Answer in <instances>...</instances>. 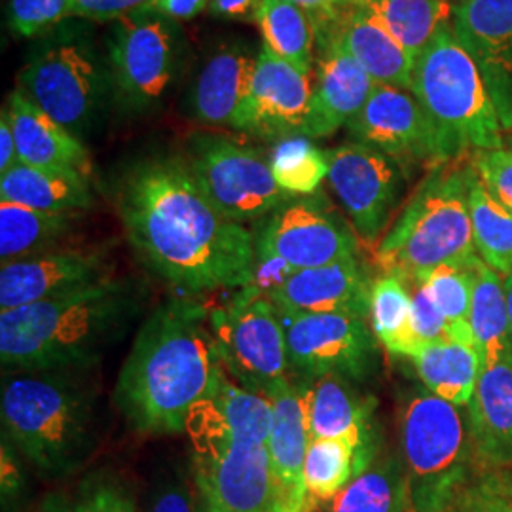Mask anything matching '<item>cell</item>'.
Here are the masks:
<instances>
[{"mask_svg":"<svg viewBox=\"0 0 512 512\" xmlns=\"http://www.w3.org/2000/svg\"><path fill=\"white\" fill-rule=\"evenodd\" d=\"M118 213L141 262L183 296L251 285L255 234L220 213L183 156L133 165L118 190Z\"/></svg>","mask_w":512,"mask_h":512,"instance_id":"6da1fadb","label":"cell"},{"mask_svg":"<svg viewBox=\"0 0 512 512\" xmlns=\"http://www.w3.org/2000/svg\"><path fill=\"white\" fill-rule=\"evenodd\" d=\"M220 368L209 308L194 296H173L148 315L120 368L114 404L143 437L186 433V420Z\"/></svg>","mask_w":512,"mask_h":512,"instance_id":"7a4b0ae2","label":"cell"},{"mask_svg":"<svg viewBox=\"0 0 512 512\" xmlns=\"http://www.w3.org/2000/svg\"><path fill=\"white\" fill-rule=\"evenodd\" d=\"M145 308V291L110 277L78 293L0 311V361L6 372L92 370L126 338Z\"/></svg>","mask_w":512,"mask_h":512,"instance_id":"3957f363","label":"cell"},{"mask_svg":"<svg viewBox=\"0 0 512 512\" xmlns=\"http://www.w3.org/2000/svg\"><path fill=\"white\" fill-rule=\"evenodd\" d=\"M0 418L4 439L42 475H71L99 440V387L90 370L8 372Z\"/></svg>","mask_w":512,"mask_h":512,"instance_id":"277c9868","label":"cell"},{"mask_svg":"<svg viewBox=\"0 0 512 512\" xmlns=\"http://www.w3.org/2000/svg\"><path fill=\"white\" fill-rule=\"evenodd\" d=\"M473 173V165L461 162L431 169L376 245L382 272L418 287L440 266H475L480 256L469 213Z\"/></svg>","mask_w":512,"mask_h":512,"instance_id":"5b68a950","label":"cell"},{"mask_svg":"<svg viewBox=\"0 0 512 512\" xmlns=\"http://www.w3.org/2000/svg\"><path fill=\"white\" fill-rule=\"evenodd\" d=\"M437 145V162L503 147V120L486 78L448 25L416 59L412 88Z\"/></svg>","mask_w":512,"mask_h":512,"instance_id":"8992f818","label":"cell"},{"mask_svg":"<svg viewBox=\"0 0 512 512\" xmlns=\"http://www.w3.org/2000/svg\"><path fill=\"white\" fill-rule=\"evenodd\" d=\"M399 437L412 512H454L475 480L467 414L423 385L412 387L399 406Z\"/></svg>","mask_w":512,"mask_h":512,"instance_id":"52a82bcc","label":"cell"},{"mask_svg":"<svg viewBox=\"0 0 512 512\" xmlns=\"http://www.w3.org/2000/svg\"><path fill=\"white\" fill-rule=\"evenodd\" d=\"M18 90L80 141L92 135L114 101L107 57L76 18L44 35L19 73Z\"/></svg>","mask_w":512,"mask_h":512,"instance_id":"ba28073f","label":"cell"},{"mask_svg":"<svg viewBox=\"0 0 512 512\" xmlns=\"http://www.w3.org/2000/svg\"><path fill=\"white\" fill-rule=\"evenodd\" d=\"M184 61L179 21L145 8L112 23L107 63L114 101L131 114L158 109Z\"/></svg>","mask_w":512,"mask_h":512,"instance_id":"9c48e42d","label":"cell"},{"mask_svg":"<svg viewBox=\"0 0 512 512\" xmlns=\"http://www.w3.org/2000/svg\"><path fill=\"white\" fill-rule=\"evenodd\" d=\"M183 158L203 194L239 224L268 219L296 198L275 181L270 154L236 139L194 133L186 141Z\"/></svg>","mask_w":512,"mask_h":512,"instance_id":"30bf717a","label":"cell"},{"mask_svg":"<svg viewBox=\"0 0 512 512\" xmlns=\"http://www.w3.org/2000/svg\"><path fill=\"white\" fill-rule=\"evenodd\" d=\"M209 327L224 370L249 391L268 393L291 376L285 330L274 302L243 287L209 310Z\"/></svg>","mask_w":512,"mask_h":512,"instance_id":"8fae6325","label":"cell"},{"mask_svg":"<svg viewBox=\"0 0 512 512\" xmlns=\"http://www.w3.org/2000/svg\"><path fill=\"white\" fill-rule=\"evenodd\" d=\"M275 308L285 330L294 380L306 382L323 376H340L361 384L376 374L380 342L366 319L348 313Z\"/></svg>","mask_w":512,"mask_h":512,"instance_id":"7c38bea8","label":"cell"},{"mask_svg":"<svg viewBox=\"0 0 512 512\" xmlns=\"http://www.w3.org/2000/svg\"><path fill=\"white\" fill-rule=\"evenodd\" d=\"M192 476L209 512H281L268 444L190 437Z\"/></svg>","mask_w":512,"mask_h":512,"instance_id":"4fadbf2b","label":"cell"},{"mask_svg":"<svg viewBox=\"0 0 512 512\" xmlns=\"http://www.w3.org/2000/svg\"><path fill=\"white\" fill-rule=\"evenodd\" d=\"M330 190L359 241L378 245L404 194V167L376 148L349 141L327 150Z\"/></svg>","mask_w":512,"mask_h":512,"instance_id":"5bb4252c","label":"cell"},{"mask_svg":"<svg viewBox=\"0 0 512 512\" xmlns=\"http://www.w3.org/2000/svg\"><path fill=\"white\" fill-rule=\"evenodd\" d=\"M256 249L279 256L294 270L359 255V238L323 194L296 196L262 222Z\"/></svg>","mask_w":512,"mask_h":512,"instance_id":"9a60e30c","label":"cell"},{"mask_svg":"<svg viewBox=\"0 0 512 512\" xmlns=\"http://www.w3.org/2000/svg\"><path fill=\"white\" fill-rule=\"evenodd\" d=\"M310 105V74L296 69L262 44L232 129L272 143L306 137Z\"/></svg>","mask_w":512,"mask_h":512,"instance_id":"2e32d148","label":"cell"},{"mask_svg":"<svg viewBox=\"0 0 512 512\" xmlns=\"http://www.w3.org/2000/svg\"><path fill=\"white\" fill-rule=\"evenodd\" d=\"M110 277H114V266L103 249L59 247L19 258L0 268V310H18L78 293Z\"/></svg>","mask_w":512,"mask_h":512,"instance_id":"e0dca14e","label":"cell"},{"mask_svg":"<svg viewBox=\"0 0 512 512\" xmlns=\"http://www.w3.org/2000/svg\"><path fill=\"white\" fill-rule=\"evenodd\" d=\"M346 128L353 141L384 152L403 167L439 165L433 126L410 90L378 84Z\"/></svg>","mask_w":512,"mask_h":512,"instance_id":"ac0fdd59","label":"cell"},{"mask_svg":"<svg viewBox=\"0 0 512 512\" xmlns=\"http://www.w3.org/2000/svg\"><path fill=\"white\" fill-rule=\"evenodd\" d=\"M306 137L323 139L348 126L378 86L327 31L317 33Z\"/></svg>","mask_w":512,"mask_h":512,"instance_id":"d6986e66","label":"cell"},{"mask_svg":"<svg viewBox=\"0 0 512 512\" xmlns=\"http://www.w3.org/2000/svg\"><path fill=\"white\" fill-rule=\"evenodd\" d=\"M302 385L310 439L346 440L357 450L366 471L380 456V442L374 427V401L361 395L355 382L340 376L306 380Z\"/></svg>","mask_w":512,"mask_h":512,"instance_id":"ffe728a7","label":"cell"},{"mask_svg":"<svg viewBox=\"0 0 512 512\" xmlns=\"http://www.w3.org/2000/svg\"><path fill=\"white\" fill-rule=\"evenodd\" d=\"M274 427V404L245 389L220 363L211 389L188 414V437H224L239 444L264 446Z\"/></svg>","mask_w":512,"mask_h":512,"instance_id":"44dd1931","label":"cell"},{"mask_svg":"<svg viewBox=\"0 0 512 512\" xmlns=\"http://www.w3.org/2000/svg\"><path fill=\"white\" fill-rule=\"evenodd\" d=\"M274 404V427L268 440L272 473L281 512H311L304 463L310 444L304 385L294 378L268 393Z\"/></svg>","mask_w":512,"mask_h":512,"instance_id":"7402d4cb","label":"cell"},{"mask_svg":"<svg viewBox=\"0 0 512 512\" xmlns=\"http://www.w3.org/2000/svg\"><path fill=\"white\" fill-rule=\"evenodd\" d=\"M374 279L359 255L351 256L327 266L296 270L270 294V300L287 310L348 313L368 321Z\"/></svg>","mask_w":512,"mask_h":512,"instance_id":"603a6c76","label":"cell"},{"mask_svg":"<svg viewBox=\"0 0 512 512\" xmlns=\"http://www.w3.org/2000/svg\"><path fill=\"white\" fill-rule=\"evenodd\" d=\"M258 52L236 38L217 46L196 76L190 90V114L211 128H232L255 73Z\"/></svg>","mask_w":512,"mask_h":512,"instance_id":"cb8c5ba5","label":"cell"},{"mask_svg":"<svg viewBox=\"0 0 512 512\" xmlns=\"http://www.w3.org/2000/svg\"><path fill=\"white\" fill-rule=\"evenodd\" d=\"M327 31L376 84L410 90L416 59L404 50L384 23L363 6L344 8L336 18L315 27Z\"/></svg>","mask_w":512,"mask_h":512,"instance_id":"d4e9b609","label":"cell"},{"mask_svg":"<svg viewBox=\"0 0 512 512\" xmlns=\"http://www.w3.org/2000/svg\"><path fill=\"white\" fill-rule=\"evenodd\" d=\"M6 109L16 135L19 162L86 179L92 177V156L84 141L59 126L19 90L8 95Z\"/></svg>","mask_w":512,"mask_h":512,"instance_id":"484cf974","label":"cell"},{"mask_svg":"<svg viewBox=\"0 0 512 512\" xmlns=\"http://www.w3.org/2000/svg\"><path fill=\"white\" fill-rule=\"evenodd\" d=\"M467 420L476 465L486 471L512 467V359L480 370Z\"/></svg>","mask_w":512,"mask_h":512,"instance_id":"4316f807","label":"cell"},{"mask_svg":"<svg viewBox=\"0 0 512 512\" xmlns=\"http://www.w3.org/2000/svg\"><path fill=\"white\" fill-rule=\"evenodd\" d=\"M454 33L488 88L512 80V0H454Z\"/></svg>","mask_w":512,"mask_h":512,"instance_id":"83f0119b","label":"cell"},{"mask_svg":"<svg viewBox=\"0 0 512 512\" xmlns=\"http://www.w3.org/2000/svg\"><path fill=\"white\" fill-rule=\"evenodd\" d=\"M0 202L46 213H84L95 200L90 179L19 162L0 175Z\"/></svg>","mask_w":512,"mask_h":512,"instance_id":"f1b7e54d","label":"cell"},{"mask_svg":"<svg viewBox=\"0 0 512 512\" xmlns=\"http://www.w3.org/2000/svg\"><path fill=\"white\" fill-rule=\"evenodd\" d=\"M408 359L429 393L459 408L469 406L482 370L475 346L437 342L421 346Z\"/></svg>","mask_w":512,"mask_h":512,"instance_id":"f546056e","label":"cell"},{"mask_svg":"<svg viewBox=\"0 0 512 512\" xmlns=\"http://www.w3.org/2000/svg\"><path fill=\"white\" fill-rule=\"evenodd\" d=\"M82 213H46L25 205L0 202V260L19 258L59 249L78 226Z\"/></svg>","mask_w":512,"mask_h":512,"instance_id":"4dcf8cb0","label":"cell"},{"mask_svg":"<svg viewBox=\"0 0 512 512\" xmlns=\"http://www.w3.org/2000/svg\"><path fill=\"white\" fill-rule=\"evenodd\" d=\"M321 512H408L410 492L403 458L378 456L372 465L355 476L332 501L315 507ZM311 511V512H313Z\"/></svg>","mask_w":512,"mask_h":512,"instance_id":"1f68e13d","label":"cell"},{"mask_svg":"<svg viewBox=\"0 0 512 512\" xmlns=\"http://www.w3.org/2000/svg\"><path fill=\"white\" fill-rule=\"evenodd\" d=\"M471 330L482 368L512 359V329L503 275L482 260L476 266L475 291L471 304Z\"/></svg>","mask_w":512,"mask_h":512,"instance_id":"d6a6232c","label":"cell"},{"mask_svg":"<svg viewBox=\"0 0 512 512\" xmlns=\"http://www.w3.org/2000/svg\"><path fill=\"white\" fill-rule=\"evenodd\" d=\"M418 59L440 31L452 25L454 0H359Z\"/></svg>","mask_w":512,"mask_h":512,"instance_id":"836d02e7","label":"cell"},{"mask_svg":"<svg viewBox=\"0 0 512 512\" xmlns=\"http://www.w3.org/2000/svg\"><path fill=\"white\" fill-rule=\"evenodd\" d=\"M253 21L266 48L296 69L311 74L315 67L317 33L308 12L289 0H262Z\"/></svg>","mask_w":512,"mask_h":512,"instance_id":"e575fe53","label":"cell"},{"mask_svg":"<svg viewBox=\"0 0 512 512\" xmlns=\"http://www.w3.org/2000/svg\"><path fill=\"white\" fill-rule=\"evenodd\" d=\"M401 275L382 272L374 279L370 296V325L380 346L393 353L410 357L416 349L412 332V291Z\"/></svg>","mask_w":512,"mask_h":512,"instance_id":"d590c367","label":"cell"},{"mask_svg":"<svg viewBox=\"0 0 512 512\" xmlns=\"http://www.w3.org/2000/svg\"><path fill=\"white\" fill-rule=\"evenodd\" d=\"M29 512H137V499L128 478L114 471H95L42 497Z\"/></svg>","mask_w":512,"mask_h":512,"instance_id":"8d00e7d4","label":"cell"},{"mask_svg":"<svg viewBox=\"0 0 512 512\" xmlns=\"http://www.w3.org/2000/svg\"><path fill=\"white\" fill-rule=\"evenodd\" d=\"M469 213L480 260L503 277L512 275V213L495 200L476 173L469 184Z\"/></svg>","mask_w":512,"mask_h":512,"instance_id":"74e56055","label":"cell"},{"mask_svg":"<svg viewBox=\"0 0 512 512\" xmlns=\"http://www.w3.org/2000/svg\"><path fill=\"white\" fill-rule=\"evenodd\" d=\"M363 471L357 450L346 440L310 439L304 478L311 511L332 501Z\"/></svg>","mask_w":512,"mask_h":512,"instance_id":"f35d334b","label":"cell"},{"mask_svg":"<svg viewBox=\"0 0 512 512\" xmlns=\"http://www.w3.org/2000/svg\"><path fill=\"white\" fill-rule=\"evenodd\" d=\"M270 165L277 184L291 196H313L329 177L327 150L310 137H289L274 143Z\"/></svg>","mask_w":512,"mask_h":512,"instance_id":"ab89813d","label":"cell"},{"mask_svg":"<svg viewBox=\"0 0 512 512\" xmlns=\"http://www.w3.org/2000/svg\"><path fill=\"white\" fill-rule=\"evenodd\" d=\"M478 262L475 266H440L421 283L450 323V342L471 344L475 348L469 317Z\"/></svg>","mask_w":512,"mask_h":512,"instance_id":"60d3db41","label":"cell"},{"mask_svg":"<svg viewBox=\"0 0 512 512\" xmlns=\"http://www.w3.org/2000/svg\"><path fill=\"white\" fill-rule=\"evenodd\" d=\"M74 0H8V29L21 38L42 37L73 18Z\"/></svg>","mask_w":512,"mask_h":512,"instance_id":"b9f144b4","label":"cell"},{"mask_svg":"<svg viewBox=\"0 0 512 512\" xmlns=\"http://www.w3.org/2000/svg\"><path fill=\"white\" fill-rule=\"evenodd\" d=\"M454 512H512V480L497 471L478 476L461 495Z\"/></svg>","mask_w":512,"mask_h":512,"instance_id":"7bdbcfd3","label":"cell"},{"mask_svg":"<svg viewBox=\"0 0 512 512\" xmlns=\"http://www.w3.org/2000/svg\"><path fill=\"white\" fill-rule=\"evenodd\" d=\"M476 177L497 202L512 213V150L494 148L471 156Z\"/></svg>","mask_w":512,"mask_h":512,"instance_id":"ee69618b","label":"cell"},{"mask_svg":"<svg viewBox=\"0 0 512 512\" xmlns=\"http://www.w3.org/2000/svg\"><path fill=\"white\" fill-rule=\"evenodd\" d=\"M412 332L418 349L427 344L450 342V323L423 285L412 291Z\"/></svg>","mask_w":512,"mask_h":512,"instance_id":"f6af8a7d","label":"cell"},{"mask_svg":"<svg viewBox=\"0 0 512 512\" xmlns=\"http://www.w3.org/2000/svg\"><path fill=\"white\" fill-rule=\"evenodd\" d=\"M152 4L154 0H74L73 18L92 23H114L150 8Z\"/></svg>","mask_w":512,"mask_h":512,"instance_id":"bcb514c9","label":"cell"},{"mask_svg":"<svg viewBox=\"0 0 512 512\" xmlns=\"http://www.w3.org/2000/svg\"><path fill=\"white\" fill-rule=\"evenodd\" d=\"M294 272L296 270L293 266L289 262H285L283 258L256 249L253 281L249 287L255 289L256 293L270 298V294L275 293Z\"/></svg>","mask_w":512,"mask_h":512,"instance_id":"7dc6e473","label":"cell"},{"mask_svg":"<svg viewBox=\"0 0 512 512\" xmlns=\"http://www.w3.org/2000/svg\"><path fill=\"white\" fill-rule=\"evenodd\" d=\"M147 512H198V495L183 482H171L154 495Z\"/></svg>","mask_w":512,"mask_h":512,"instance_id":"c3c4849f","label":"cell"},{"mask_svg":"<svg viewBox=\"0 0 512 512\" xmlns=\"http://www.w3.org/2000/svg\"><path fill=\"white\" fill-rule=\"evenodd\" d=\"M211 0H154L152 10L175 21H190L209 10Z\"/></svg>","mask_w":512,"mask_h":512,"instance_id":"681fc988","label":"cell"},{"mask_svg":"<svg viewBox=\"0 0 512 512\" xmlns=\"http://www.w3.org/2000/svg\"><path fill=\"white\" fill-rule=\"evenodd\" d=\"M262 0H211L209 14L224 21L255 19L256 10Z\"/></svg>","mask_w":512,"mask_h":512,"instance_id":"f907efd6","label":"cell"},{"mask_svg":"<svg viewBox=\"0 0 512 512\" xmlns=\"http://www.w3.org/2000/svg\"><path fill=\"white\" fill-rule=\"evenodd\" d=\"M19 164L18 145H16V135L10 122V114L6 105L0 112V175L12 169L14 165Z\"/></svg>","mask_w":512,"mask_h":512,"instance_id":"816d5d0a","label":"cell"},{"mask_svg":"<svg viewBox=\"0 0 512 512\" xmlns=\"http://www.w3.org/2000/svg\"><path fill=\"white\" fill-rule=\"evenodd\" d=\"M296 6H300L304 12H308V16L313 19V25L319 27L323 23H329L336 18L346 6L342 4V0H289Z\"/></svg>","mask_w":512,"mask_h":512,"instance_id":"f5cc1de1","label":"cell"},{"mask_svg":"<svg viewBox=\"0 0 512 512\" xmlns=\"http://www.w3.org/2000/svg\"><path fill=\"white\" fill-rule=\"evenodd\" d=\"M19 480H21V476H19L16 461H14V456L8 452V444L4 440V444H2V494H14L18 490Z\"/></svg>","mask_w":512,"mask_h":512,"instance_id":"db71d44e","label":"cell"},{"mask_svg":"<svg viewBox=\"0 0 512 512\" xmlns=\"http://www.w3.org/2000/svg\"><path fill=\"white\" fill-rule=\"evenodd\" d=\"M503 287H505V296H507V306H509V317H511L512 329V275L503 277Z\"/></svg>","mask_w":512,"mask_h":512,"instance_id":"11a10c76","label":"cell"},{"mask_svg":"<svg viewBox=\"0 0 512 512\" xmlns=\"http://www.w3.org/2000/svg\"><path fill=\"white\" fill-rule=\"evenodd\" d=\"M342 4L349 8V6H357L359 4V0H342Z\"/></svg>","mask_w":512,"mask_h":512,"instance_id":"9f6ffc18","label":"cell"},{"mask_svg":"<svg viewBox=\"0 0 512 512\" xmlns=\"http://www.w3.org/2000/svg\"><path fill=\"white\" fill-rule=\"evenodd\" d=\"M198 512H209L207 509H205V507H203V503L200 501V499H198Z\"/></svg>","mask_w":512,"mask_h":512,"instance_id":"6f0895ef","label":"cell"}]
</instances>
